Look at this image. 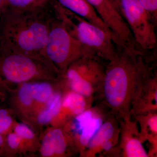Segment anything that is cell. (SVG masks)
Instances as JSON below:
<instances>
[{"label":"cell","mask_w":157,"mask_h":157,"mask_svg":"<svg viewBox=\"0 0 157 157\" xmlns=\"http://www.w3.org/2000/svg\"><path fill=\"white\" fill-rule=\"evenodd\" d=\"M121 48L106 66L100 93L110 112L126 121L131 117L133 103L152 72L142 52Z\"/></svg>","instance_id":"6da1fadb"},{"label":"cell","mask_w":157,"mask_h":157,"mask_svg":"<svg viewBox=\"0 0 157 157\" xmlns=\"http://www.w3.org/2000/svg\"><path fill=\"white\" fill-rule=\"evenodd\" d=\"M3 11L0 48L47 60L44 49L51 19L42 14L39 9H8Z\"/></svg>","instance_id":"7a4b0ae2"},{"label":"cell","mask_w":157,"mask_h":157,"mask_svg":"<svg viewBox=\"0 0 157 157\" xmlns=\"http://www.w3.org/2000/svg\"><path fill=\"white\" fill-rule=\"evenodd\" d=\"M54 8L59 18L72 36L103 59L109 62L115 58L117 52L111 35L65 9L57 2Z\"/></svg>","instance_id":"3957f363"},{"label":"cell","mask_w":157,"mask_h":157,"mask_svg":"<svg viewBox=\"0 0 157 157\" xmlns=\"http://www.w3.org/2000/svg\"><path fill=\"white\" fill-rule=\"evenodd\" d=\"M91 54L96 53L72 36L60 20L51 19L44 56L56 70L64 74L74 62Z\"/></svg>","instance_id":"277c9868"},{"label":"cell","mask_w":157,"mask_h":157,"mask_svg":"<svg viewBox=\"0 0 157 157\" xmlns=\"http://www.w3.org/2000/svg\"><path fill=\"white\" fill-rule=\"evenodd\" d=\"M52 68L54 69L46 60L0 48V86L51 79Z\"/></svg>","instance_id":"5b68a950"},{"label":"cell","mask_w":157,"mask_h":157,"mask_svg":"<svg viewBox=\"0 0 157 157\" xmlns=\"http://www.w3.org/2000/svg\"><path fill=\"white\" fill-rule=\"evenodd\" d=\"M113 1L131 30L137 49L148 51L155 48V23L138 0Z\"/></svg>","instance_id":"8992f818"},{"label":"cell","mask_w":157,"mask_h":157,"mask_svg":"<svg viewBox=\"0 0 157 157\" xmlns=\"http://www.w3.org/2000/svg\"><path fill=\"white\" fill-rule=\"evenodd\" d=\"M111 31L120 48L138 50L131 30L113 0H86Z\"/></svg>","instance_id":"52a82bcc"},{"label":"cell","mask_w":157,"mask_h":157,"mask_svg":"<svg viewBox=\"0 0 157 157\" xmlns=\"http://www.w3.org/2000/svg\"><path fill=\"white\" fill-rule=\"evenodd\" d=\"M101 59L95 54L82 57L70 65L64 74L65 77L78 79L92 88L96 94L100 93L106 69Z\"/></svg>","instance_id":"ba28073f"},{"label":"cell","mask_w":157,"mask_h":157,"mask_svg":"<svg viewBox=\"0 0 157 157\" xmlns=\"http://www.w3.org/2000/svg\"><path fill=\"white\" fill-rule=\"evenodd\" d=\"M106 118L101 109L91 107L74 117L70 129L82 152Z\"/></svg>","instance_id":"9c48e42d"},{"label":"cell","mask_w":157,"mask_h":157,"mask_svg":"<svg viewBox=\"0 0 157 157\" xmlns=\"http://www.w3.org/2000/svg\"><path fill=\"white\" fill-rule=\"evenodd\" d=\"M120 123V141L118 147L122 156L147 157L145 150L140 138L137 122L133 121L132 117L126 121L121 120Z\"/></svg>","instance_id":"30bf717a"},{"label":"cell","mask_w":157,"mask_h":157,"mask_svg":"<svg viewBox=\"0 0 157 157\" xmlns=\"http://www.w3.org/2000/svg\"><path fill=\"white\" fill-rule=\"evenodd\" d=\"M119 119L110 112L82 152L85 157H96L101 153V147L105 142L114 141L118 143L120 126Z\"/></svg>","instance_id":"8fae6325"},{"label":"cell","mask_w":157,"mask_h":157,"mask_svg":"<svg viewBox=\"0 0 157 157\" xmlns=\"http://www.w3.org/2000/svg\"><path fill=\"white\" fill-rule=\"evenodd\" d=\"M152 74L144 84L133 103L130 113L131 117L157 112V75Z\"/></svg>","instance_id":"7c38bea8"},{"label":"cell","mask_w":157,"mask_h":157,"mask_svg":"<svg viewBox=\"0 0 157 157\" xmlns=\"http://www.w3.org/2000/svg\"><path fill=\"white\" fill-rule=\"evenodd\" d=\"M67 134L59 128L51 129L42 140L40 152L43 157L62 156L67 151Z\"/></svg>","instance_id":"4fadbf2b"},{"label":"cell","mask_w":157,"mask_h":157,"mask_svg":"<svg viewBox=\"0 0 157 157\" xmlns=\"http://www.w3.org/2000/svg\"><path fill=\"white\" fill-rule=\"evenodd\" d=\"M57 2L65 9L84 18L110 34L114 39L111 31L86 0H57Z\"/></svg>","instance_id":"5bb4252c"},{"label":"cell","mask_w":157,"mask_h":157,"mask_svg":"<svg viewBox=\"0 0 157 157\" xmlns=\"http://www.w3.org/2000/svg\"><path fill=\"white\" fill-rule=\"evenodd\" d=\"M93 100L71 90L63 98L59 113L75 117L90 107Z\"/></svg>","instance_id":"9a60e30c"},{"label":"cell","mask_w":157,"mask_h":157,"mask_svg":"<svg viewBox=\"0 0 157 157\" xmlns=\"http://www.w3.org/2000/svg\"><path fill=\"white\" fill-rule=\"evenodd\" d=\"M140 127V138L141 142L148 140L151 144H157V112L133 117Z\"/></svg>","instance_id":"2e32d148"},{"label":"cell","mask_w":157,"mask_h":157,"mask_svg":"<svg viewBox=\"0 0 157 157\" xmlns=\"http://www.w3.org/2000/svg\"><path fill=\"white\" fill-rule=\"evenodd\" d=\"M62 100L63 97L60 93H56L52 95L46 103L45 109L38 116V121L39 123H48L57 116L61 107Z\"/></svg>","instance_id":"e0dca14e"},{"label":"cell","mask_w":157,"mask_h":157,"mask_svg":"<svg viewBox=\"0 0 157 157\" xmlns=\"http://www.w3.org/2000/svg\"><path fill=\"white\" fill-rule=\"evenodd\" d=\"M29 87L34 103H46L53 94L52 86L48 82H29Z\"/></svg>","instance_id":"ac0fdd59"},{"label":"cell","mask_w":157,"mask_h":157,"mask_svg":"<svg viewBox=\"0 0 157 157\" xmlns=\"http://www.w3.org/2000/svg\"><path fill=\"white\" fill-rule=\"evenodd\" d=\"M48 0H6V8L18 10L40 9Z\"/></svg>","instance_id":"d6986e66"},{"label":"cell","mask_w":157,"mask_h":157,"mask_svg":"<svg viewBox=\"0 0 157 157\" xmlns=\"http://www.w3.org/2000/svg\"><path fill=\"white\" fill-rule=\"evenodd\" d=\"M12 124V119L8 110L0 108V134L7 132Z\"/></svg>","instance_id":"ffe728a7"},{"label":"cell","mask_w":157,"mask_h":157,"mask_svg":"<svg viewBox=\"0 0 157 157\" xmlns=\"http://www.w3.org/2000/svg\"><path fill=\"white\" fill-rule=\"evenodd\" d=\"M141 6L146 10L154 22H156L157 0H138Z\"/></svg>","instance_id":"44dd1931"},{"label":"cell","mask_w":157,"mask_h":157,"mask_svg":"<svg viewBox=\"0 0 157 157\" xmlns=\"http://www.w3.org/2000/svg\"><path fill=\"white\" fill-rule=\"evenodd\" d=\"M14 133L24 140H32L35 138V134L30 128L25 124H18L14 128Z\"/></svg>","instance_id":"7402d4cb"},{"label":"cell","mask_w":157,"mask_h":157,"mask_svg":"<svg viewBox=\"0 0 157 157\" xmlns=\"http://www.w3.org/2000/svg\"><path fill=\"white\" fill-rule=\"evenodd\" d=\"M23 141L22 138L14 132L10 133L7 136V144L9 148L11 149L15 150L19 148Z\"/></svg>","instance_id":"603a6c76"},{"label":"cell","mask_w":157,"mask_h":157,"mask_svg":"<svg viewBox=\"0 0 157 157\" xmlns=\"http://www.w3.org/2000/svg\"><path fill=\"white\" fill-rule=\"evenodd\" d=\"M6 0H0V13L6 9Z\"/></svg>","instance_id":"cb8c5ba5"},{"label":"cell","mask_w":157,"mask_h":157,"mask_svg":"<svg viewBox=\"0 0 157 157\" xmlns=\"http://www.w3.org/2000/svg\"><path fill=\"white\" fill-rule=\"evenodd\" d=\"M4 138H3L2 135V134H0V149L2 148L4 145Z\"/></svg>","instance_id":"d4e9b609"}]
</instances>
